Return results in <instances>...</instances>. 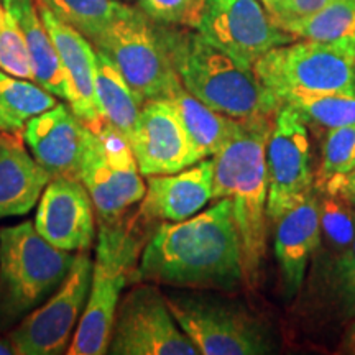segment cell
Here are the masks:
<instances>
[{"label": "cell", "mask_w": 355, "mask_h": 355, "mask_svg": "<svg viewBox=\"0 0 355 355\" xmlns=\"http://www.w3.org/2000/svg\"><path fill=\"white\" fill-rule=\"evenodd\" d=\"M133 282L235 291L245 283L232 198L181 222H163L141 250Z\"/></svg>", "instance_id": "obj_1"}, {"label": "cell", "mask_w": 355, "mask_h": 355, "mask_svg": "<svg viewBox=\"0 0 355 355\" xmlns=\"http://www.w3.org/2000/svg\"><path fill=\"white\" fill-rule=\"evenodd\" d=\"M159 37L189 94L235 121L277 117L283 102L245 68L198 30L158 24Z\"/></svg>", "instance_id": "obj_2"}, {"label": "cell", "mask_w": 355, "mask_h": 355, "mask_svg": "<svg viewBox=\"0 0 355 355\" xmlns=\"http://www.w3.org/2000/svg\"><path fill=\"white\" fill-rule=\"evenodd\" d=\"M273 122L275 117L241 121L232 139L211 157L214 163L212 199L232 198L248 286L259 283L266 248V144Z\"/></svg>", "instance_id": "obj_3"}, {"label": "cell", "mask_w": 355, "mask_h": 355, "mask_svg": "<svg viewBox=\"0 0 355 355\" xmlns=\"http://www.w3.org/2000/svg\"><path fill=\"white\" fill-rule=\"evenodd\" d=\"M76 255L44 241L33 220L0 229V331H10L55 293Z\"/></svg>", "instance_id": "obj_4"}, {"label": "cell", "mask_w": 355, "mask_h": 355, "mask_svg": "<svg viewBox=\"0 0 355 355\" xmlns=\"http://www.w3.org/2000/svg\"><path fill=\"white\" fill-rule=\"evenodd\" d=\"M139 252V241L132 229L122 224V219L99 222L87 303L66 354H107L115 311L121 303L123 288L133 279Z\"/></svg>", "instance_id": "obj_5"}, {"label": "cell", "mask_w": 355, "mask_h": 355, "mask_svg": "<svg viewBox=\"0 0 355 355\" xmlns=\"http://www.w3.org/2000/svg\"><path fill=\"white\" fill-rule=\"evenodd\" d=\"M166 303L184 334L202 355H261L273 352L272 336L241 304L212 290L175 288Z\"/></svg>", "instance_id": "obj_6"}, {"label": "cell", "mask_w": 355, "mask_h": 355, "mask_svg": "<svg viewBox=\"0 0 355 355\" xmlns=\"http://www.w3.org/2000/svg\"><path fill=\"white\" fill-rule=\"evenodd\" d=\"M92 46L109 58L144 101H168L180 87L158 24L139 7L123 3Z\"/></svg>", "instance_id": "obj_7"}, {"label": "cell", "mask_w": 355, "mask_h": 355, "mask_svg": "<svg viewBox=\"0 0 355 355\" xmlns=\"http://www.w3.org/2000/svg\"><path fill=\"white\" fill-rule=\"evenodd\" d=\"M255 74L282 101L288 92H340L355 96V51L308 40L265 53Z\"/></svg>", "instance_id": "obj_8"}, {"label": "cell", "mask_w": 355, "mask_h": 355, "mask_svg": "<svg viewBox=\"0 0 355 355\" xmlns=\"http://www.w3.org/2000/svg\"><path fill=\"white\" fill-rule=\"evenodd\" d=\"M79 181L91 194L99 222L121 220L146 189L128 140L105 122L87 127Z\"/></svg>", "instance_id": "obj_9"}, {"label": "cell", "mask_w": 355, "mask_h": 355, "mask_svg": "<svg viewBox=\"0 0 355 355\" xmlns=\"http://www.w3.org/2000/svg\"><path fill=\"white\" fill-rule=\"evenodd\" d=\"M107 354L112 355H196L166 303L165 293L140 282L115 311Z\"/></svg>", "instance_id": "obj_10"}, {"label": "cell", "mask_w": 355, "mask_h": 355, "mask_svg": "<svg viewBox=\"0 0 355 355\" xmlns=\"http://www.w3.org/2000/svg\"><path fill=\"white\" fill-rule=\"evenodd\" d=\"M91 277L92 259L86 252H79L61 286L8 332L17 355L66 354L86 308Z\"/></svg>", "instance_id": "obj_11"}, {"label": "cell", "mask_w": 355, "mask_h": 355, "mask_svg": "<svg viewBox=\"0 0 355 355\" xmlns=\"http://www.w3.org/2000/svg\"><path fill=\"white\" fill-rule=\"evenodd\" d=\"M266 217L273 222L314 189L308 123L286 102L275 117L266 144Z\"/></svg>", "instance_id": "obj_12"}, {"label": "cell", "mask_w": 355, "mask_h": 355, "mask_svg": "<svg viewBox=\"0 0 355 355\" xmlns=\"http://www.w3.org/2000/svg\"><path fill=\"white\" fill-rule=\"evenodd\" d=\"M196 30L245 68H254L273 48L295 42L261 0H206Z\"/></svg>", "instance_id": "obj_13"}, {"label": "cell", "mask_w": 355, "mask_h": 355, "mask_svg": "<svg viewBox=\"0 0 355 355\" xmlns=\"http://www.w3.org/2000/svg\"><path fill=\"white\" fill-rule=\"evenodd\" d=\"M130 146L141 176L171 175L201 162L170 101H145Z\"/></svg>", "instance_id": "obj_14"}, {"label": "cell", "mask_w": 355, "mask_h": 355, "mask_svg": "<svg viewBox=\"0 0 355 355\" xmlns=\"http://www.w3.org/2000/svg\"><path fill=\"white\" fill-rule=\"evenodd\" d=\"M33 224L51 245L68 252L89 250L96 241V207L86 186L74 178H51Z\"/></svg>", "instance_id": "obj_15"}, {"label": "cell", "mask_w": 355, "mask_h": 355, "mask_svg": "<svg viewBox=\"0 0 355 355\" xmlns=\"http://www.w3.org/2000/svg\"><path fill=\"white\" fill-rule=\"evenodd\" d=\"M38 10L63 66L66 101L84 125L94 128L102 123L96 99V48L78 30L58 19L46 6L40 3Z\"/></svg>", "instance_id": "obj_16"}, {"label": "cell", "mask_w": 355, "mask_h": 355, "mask_svg": "<svg viewBox=\"0 0 355 355\" xmlns=\"http://www.w3.org/2000/svg\"><path fill=\"white\" fill-rule=\"evenodd\" d=\"M86 133L87 127L64 104L32 117L24 127L25 144L51 178L79 180Z\"/></svg>", "instance_id": "obj_17"}, {"label": "cell", "mask_w": 355, "mask_h": 355, "mask_svg": "<svg viewBox=\"0 0 355 355\" xmlns=\"http://www.w3.org/2000/svg\"><path fill=\"white\" fill-rule=\"evenodd\" d=\"M214 163L212 158L171 175L146 176L140 214L146 219L181 222L196 216L212 201Z\"/></svg>", "instance_id": "obj_18"}, {"label": "cell", "mask_w": 355, "mask_h": 355, "mask_svg": "<svg viewBox=\"0 0 355 355\" xmlns=\"http://www.w3.org/2000/svg\"><path fill=\"white\" fill-rule=\"evenodd\" d=\"M275 257L279 265L283 291L288 300L298 295L303 286L308 263L321 245V222L316 191L290 207L275 220Z\"/></svg>", "instance_id": "obj_19"}, {"label": "cell", "mask_w": 355, "mask_h": 355, "mask_svg": "<svg viewBox=\"0 0 355 355\" xmlns=\"http://www.w3.org/2000/svg\"><path fill=\"white\" fill-rule=\"evenodd\" d=\"M50 180L33 155L7 139L0 146V219L28 214Z\"/></svg>", "instance_id": "obj_20"}, {"label": "cell", "mask_w": 355, "mask_h": 355, "mask_svg": "<svg viewBox=\"0 0 355 355\" xmlns=\"http://www.w3.org/2000/svg\"><path fill=\"white\" fill-rule=\"evenodd\" d=\"M3 2L10 6L24 32L30 63H32L33 81L56 97L66 99V78L60 55L50 32L43 24L35 0H3Z\"/></svg>", "instance_id": "obj_21"}, {"label": "cell", "mask_w": 355, "mask_h": 355, "mask_svg": "<svg viewBox=\"0 0 355 355\" xmlns=\"http://www.w3.org/2000/svg\"><path fill=\"white\" fill-rule=\"evenodd\" d=\"M188 132L199 159L214 157L241 128V121L217 112L180 87L170 99Z\"/></svg>", "instance_id": "obj_22"}, {"label": "cell", "mask_w": 355, "mask_h": 355, "mask_svg": "<svg viewBox=\"0 0 355 355\" xmlns=\"http://www.w3.org/2000/svg\"><path fill=\"white\" fill-rule=\"evenodd\" d=\"M97 53L96 99L102 122L122 133L130 144V137L139 121L145 101L137 94L107 56Z\"/></svg>", "instance_id": "obj_23"}, {"label": "cell", "mask_w": 355, "mask_h": 355, "mask_svg": "<svg viewBox=\"0 0 355 355\" xmlns=\"http://www.w3.org/2000/svg\"><path fill=\"white\" fill-rule=\"evenodd\" d=\"M295 40H308L355 51V0H331L309 19L286 30Z\"/></svg>", "instance_id": "obj_24"}, {"label": "cell", "mask_w": 355, "mask_h": 355, "mask_svg": "<svg viewBox=\"0 0 355 355\" xmlns=\"http://www.w3.org/2000/svg\"><path fill=\"white\" fill-rule=\"evenodd\" d=\"M301 114L306 123L326 130L355 123V96L340 92H288L282 97Z\"/></svg>", "instance_id": "obj_25"}, {"label": "cell", "mask_w": 355, "mask_h": 355, "mask_svg": "<svg viewBox=\"0 0 355 355\" xmlns=\"http://www.w3.org/2000/svg\"><path fill=\"white\" fill-rule=\"evenodd\" d=\"M42 3L89 42L107 28L123 6L119 0H42Z\"/></svg>", "instance_id": "obj_26"}, {"label": "cell", "mask_w": 355, "mask_h": 355, "mask_svg": "<svg viewBox=\"0 0 355 355\" xmlns=\"http://www.w3.org/2000/svg\"><path fill=\"white\" fill-rule=\"evenodd\" d=\"M55 97L40 84L10 76L0 69V104L24 125L32 117L55 107L58 104Z\"/></svg>", "instance_id": "obj_27"}, {"label": "cell", "mask_w": 355, "mask_h": 355, "mask_svg": "<svg viewBox=\"0 0 355 355\" xmlns=\"http://www.w3.org/2000/svg\"><path fill=\"white\" fill-rule=\"evenodd\" d=\"M318 201L321 242L324 241L327 248L340 254L355 237V207L339 191L318 193Z\"/></svg>", "instance_id": "obj_28"}, {"label": "cell", "mask_w": 355, "mask_h": 355, "mask_svg": "<svg viewBox=\"0 0 355 355\" xmlns=\"http://www.w3.org/2000/svg\"><path fill=\"white\" fill-rule=\"evenodd\" d=\"M355 170V123L327 130L322 144L321 166L314 175V189L334 180H344Z\"/></svg>", "instance_id": "obj_29"}, {"label": "cell", "mask_w": 355, "mask_h": 355, "mask_svg": "<svg viewBox=\"0 0 355 355\" xmlns=\"http://www.w3.org/2000/svg\"><path fill=\"white\" fill-rule=\"evenodd\" d=\"M0 69L10 76L32 79V63L24 32L7 2L0 3Z\"/></svg>", "instance_id": "obj_30"}, {"label": "cell", "mask_w": 355, "mask_h": 355, "mask_svg": "<svg viewBox=\"0 0 355 355\" xmlns=\"http://www.w3.org/2000/svg\"><path fill=\"white\" fill-rule=\"evenodd\" d=\"M206 0H139L145 15L157 24L196 30Z\"/></svg>", "instance_id": "obj_31"}, {"label": "cell", "mask_w": 355, "mask_h": 355, "mask_svg": "<svg viewBox=\"0 0 355 355\" xmlns=\"http://www.w3.org/2000/svg\"><path fill=\"white\" fill-rule=\"evenodd\" d=\"M329 2L331 0H265L263 6L275 24L286 32L291 25L309 19Z\"/></svg>", "instance_id": "obj_32"}, {"label": "cell", "mask_w": 355, "mask_h": 355, "mask_svg": "<svg viewBox=\"0 0 355 355\" xmlns=\"http://www.w3.org/2000/svg\"><path fill=\"white\" fill-rule=\"evenodd\" d=\"M329 275L332 277V279H334L337 288H340L345 282H347V279L354 277L355 275V237L354 241L350 242V245L337 255Z\"/></svg>", "instance_id": "obj_33"}, {"label": "cell", "mask_w": 355, "mask_h": 355, "mask_svg": "<svg viewBox=\"0 0 355 355\" xmlns=\"http://www.w3.org/2000/svg\"><path fill=\"white\" fill-rule=\"evenodd\" d=\"M24 123H20L17 119H13L12 115L2 107V104H0V132L15 135V133L24 130Z\"/></svg>", "instance_id": "obj_34"}, {"label": "cell", "mask_w": 355, "mask_h": 355, "mask_svg": "<svg viewBox=\"0 0 355 355\" xmlns=\"http://www.w3.org/2000/svg\"><path fill=\"white\" fill-rule=\"evenodd\" d=\"M340 295H343L344 303H345V309H347V314L354 316L355 314V275L347 282L344 283L343 286L339 288Z\"/></svg>", "instance_id": "obj_35"}, {"label": "cell", "mask_w": 355, "mask_h": 355, "mask_svg": "<svg viewBox=\"0 0 355 355\" xmlns=\"http://www.w3.org/2000/svg\"><path fill=\"white\" fill-rule=\"evenodd\" d=\"M339 354L355 355V319L349 324L343 336V343L339 345Z\"/></svg>", "instance_id": "obj_36"}, {"label": "cell", "mask_w": 355, "mask_h": 355, "mask_svg": "<svg viewBox=\"0 0 355 355\" xmlns=\"http://www.w3.org/2000/svg\"><path fill=\"white\" fill-rule=\"evenodd\" d=\"M339 191L343 196L347 199V201L355 207V180H350V178H344L343 183L339 186Z\"/></svg>", "instance_id": "obj_37"}, {"label": "cell", "mask_w": 355, "mask_h": 355, "mask_svg": "<svg viewBox=\"0 0 355 355\" xmlns=\"http://www.w3.org/2000/svg\"><path fill=\"white\" fill-rule=\"evenodd\" d=\"M0 355H17L15 345L12 344L10 337H6V339H0Z\"/></svg>", "instance_id": "obj_38"}, {"label": "cell", "mask_w": 355, "mask_h": 355, "mask_svg": "<svg viewBox=\"0 0 355 355\" xmlns=\"http://www.w3.org/2000/svg\"><path fill=\"white\" fill-rule=\"evenodd\" d=\"M345 178H350V180H355V170H354L352 173H350L349 176H345Z\"/></svg>", "instance_id": "obj_39"}, {"label": "cell", "mask_w": 355, "mask_h": 355, "mask_svg": "<svg viewBox=\"0 0 355 355\" xmlns=\"http://www.w3.org/2000/svg\"><path fill=\"white\" fill-rule=\"evenodd\" d=\"M6 140H7V139H3V137H0V146L6 144Z\"/></svg>", "instance_id": "obj_40"}, {"label": "cell", "mask_w": 355, "mask_h": 355, "mask_svg": "<svg viewBox=\"0 0 355 355\" xmlns=\"http://www.w3.org/2000/svg\"><path fill=\"white\" fill-rule=\"evenodd\" d=\"M261 2H265V0H261Z\"/></svg>", "instance_id": "obj_41"}, {"label": "cell", "mask_w": 355, "mask_h": 355, "mask_svg": "<svg viewBox=\"0 0 355 355\" xmlns=\"http://www.w3.org/2000/svg\"><path fill=\"white\" fill-rule=\"evenodd\" d=\"M0 3H2V0H0Z\"/></svg>", "instance_id": "obj_42"}, {"label": "cell", "mask_w": 355, "mask_h": 355, "mask_svg": "<svg viewBox=\"0 0 355 355\" xmlns=\"http://www.w3.org/2000/svg\"><path fill=\"white\" fill-rule=\"evenodd\" d=\"M128 2H130V0H128Z\"/></svg>", "instance_id": "obj_43"}]
</instances>
